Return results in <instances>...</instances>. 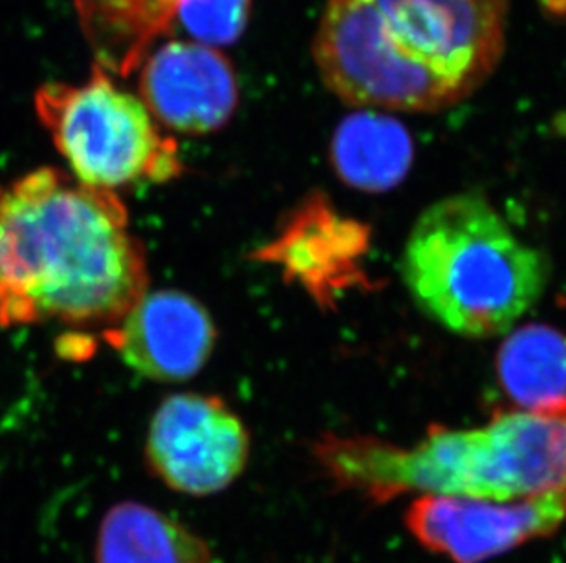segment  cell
<instances>
[{"label": "cell", "mask_w": 566, "mask_h": 563, "mask_svg": "<svg viewBox=\"0 0 566 563\" xmlns=\"http://www.w3.org/2000/svg\"><path fill=\"white\" fill-rule=\"evenodd\" d=\"M252 13V0H178L175 24L189 41L213 49L242 38Z\"/></svg>", "instance_id": "15"}, {"label": "cell", "mask_w": 566, "mask_h": 563, "mask_svg": "<svg viewBox=\"0 0 566 563\" xmlns=\"http://www.w3.org/2000/svg\"><path fill=\"white\" fill-rule=\"evenodd\" d=\"M497 379L515 408L566 404V336L546 325L515 328L497 353Z\"/></svg>", "instance_id": "13"}, {"label": "cell", "mask_w": 566, "mask_h": 563, "mask_svg": "<svg viewBox=\"0 0 566 563\" xmlns=\"http://www.w3.org/2000/svg\"><path fill=\"white\" fill-rule=\"evenodd\" d=\"M250 448L247 425L222 399L184 392L164 399L150 417L144 456L167 489L206 498L241 478Z\"/></svg>", "instance_id": "6"}, {"label": "cell", "mask_w": 566, "mask_h": 563, "mask_svg": "<svg viewBox=\"0 0 566 563\" xmlns=\"http://www.w3.org/2000/svg\"><path fill=\"white\" fill-rule=\"evenodd\" d=\"M369 242V229L361 222L345 219L325 198L312 196L253 256L279 267L290 282L325 304L365 280L361 264Z\"/></svg>", "instance_id": "10"}, {"label": "cell", "mask_w": 566, "mask_h": 563, "mask_svg": "<svg viewBox=\"0 0 566 563\" xmlns=\"http://www.w3.org/2000/svg\"><path fill=\"white\" fill-rule=\"evenodd\" d=\"M332 485L376 506L400 496L510 501L566 490V404L499 410L486 425H434L411 447L325 434L312 447Z\"/></svg>", "instance_id": "3"}, {"label": "cell", "mask_w": 566, "mask_h": 563, "mask_svg": "<svg viewBox=\"0 0 566 563\" xmlns=\"http://www.w3.org/2000/svg\"><path fill=\"white\" fill-rule=\"evenodd\" d=\"M2 194H4V189H2V185H0V200H2Z\"/></svg>", "instance_id": "16"}, {"label": "cell", "mask_w": 566, "mask_h": 563, "mask_svg": "<svg viewBox=\"0 0 566 563\" xmlns=\"http://www.w3.org/2000/svg\"><path fill=\"white\" fill-rule=\"evenodd\" d=\"M149 291L144 245L114 191L54 167L0 200V326L114 328Z\"/></svg>", "instance_id": "1"}, {"label": "cell", "mask_w": 566, "mask_h": 563, "mask_svg": "<svg viewBox=\"0 0 566 563\" xmlns=\"http://www.w3.org/2000/svg\"><path fill=\"white\" fill-rule=\"evenodd\" d=\"M35 113L75 180L118 191L142 181L164 183L184 172L177 139L164 136L149 108L94 66L81 85L46 83Z\"/></svg>", "instance_id": "5"}, {"label": "cell", "mask_w": 566, "mask_h": 563, "mask_svg": "<svg viewBox=\"0 0 566 563\" xmlns=\"http://www.w3.org/2000/svg\"><path fill=\"white\" fill-rule=\"evenodd\" d=\"M138 97L160 127L206 136L228 125L239 107V83L219 49L175 39L153 50L139 72Z\"/></svg>", "instance_id": "8"}, {"label": "cell", "mask_w": 566, "mask_h": 563, "mask_svg": "<svg viewBox=\"0 0 566 563\" xmlns=\"http://www.w3.org/2000/svg\"><path fill=\"white\" fill-rule=\"evenodd\" d=\"M412 152L407 128L370 108L345 117L332 138L337 176L365 192H385L398 185L409 172Z\"/></svg>", "instance_id": "12"}, {"label": "cell", "mask_w": 566, "mask_h": 563, "mask_svg": "<svg viewBox=\"0 0 566 563\" xmlns=\"http://www.w3.org/2000/svg\"><path fill=\"white\" fill-rule=\"evenodd\" d=\"M423 314L470 339L503 336L539 300L548 266L481 194H453L426 209L401 258Z\"/></svg>", "instance_id": "4"}, {"label": "cell", "mask_w": 566, "mask_h": 563, "mask_svg": "<svg viewBox=\"0 0 566 563\" xmlns=\"http://www.w3.org/2000/svg\"><path fill=\"white\" fill-rule=\"evenodd\" d=\"M178 0H88L83 15L103 38L125 43V66L134 68L142 46L175 22Z\"/></svg>", "instance_id": "14"}, {"label": "cell", "mask_w": 566, "mask_h": 563, "mask_svg": "<svg viewBox=\"0 0 566 563\" xmlns=\"http://www.w3.org/2000/svg\"><path fill=\"white\" fill-rule=\"evenodd\" d=\"M96 563H214L209 543L172 516L125 500L103 516Z\"/></svg>", "instance_id": "11"}, {"label": "cell", "mask_w": 566, "mask_h": 563, "mask_svg": "<svg viewBox=\"0 0 566 563\" xmlns=\"http://www.w3.org/2000/svg\"><path fill=\"white\" fill-rule=\"evenodd\" d=\"M130 370L160 383H184L209 361L217 328L197 298L177 289L147 291L124 319L103 331Z\"/></svg>", "instance_id": "9"}, {"label": "cell", "mask_w": 566, "mask_h": 563, "mask_svg": "<svg viewBox=\"0 0 566 563\" xmlns=\"http://www.w3.org/2000/svg\"><path fill=\"white\" fill-rule=\"evenodd\" d=\"M566 521V490L495 501L420 496L406 525L422 548L454 563H484L551 538Z\"/></svg>", "instance_id": "7"}, {"label": "cell", "mask_w": 566, "mask_h": 563, "mask_svg": "<svg viewBox=\"0 0 566 563\" xmlns=\"http://www.w3.org/2000/svg\"><path fill=\"white\" fill-rule=\"evenodd\" d=\"M507 10L510 0H326L312 54L353 107L439 113L492 77Z\"/></svg>", "instance_id": "2"}]
</instances>
